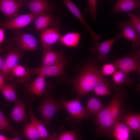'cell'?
<instances>
[{
	"instance_id": "6da1fadb",
	"label": "cell",
	"mask_w": 140,
	"mask_h": 140,
	"mask_svg": "<svg viewBox=\"0 0 140 140\" xmlns=\"http://www.w3.org/2000/svg\"><path fill=\"white\" fill-rule=\"evenodd\" d=\"M89 58L87 64L78 75L69 81L76 91L77 98L80 99L93 90L98 82L105 78L101 74L94 60L91 57Z\"/></svg>"
},
{
	"instance_id": "7a4b0ae2",
	"label": "cell",
	"mask_w": 140,
	"mask_h": 140,
	"mask_svg": "<svg viewBox=\"0 0 140 140\" xmlns=\"http://www.w3.org/2000/svg\"><path fill=\"white\" fill-rule=\"evenodd\" d=\"M140 51L139 47L133 48L130 54L122 58H115L113 62L116 69L130 73L135 71L140 74Z\"/></svg>"
},
{
	"instance_id": "3957f363",
	"label": "cell",
	"mask_w": 140,
	"mask_h": 140,
	"mask_svg": "<svg viewBox=\"0 0 140 140\" xmlns=\"http://www.w3.org/2000/svg\"><path fill=\"white\" fill-rule=\"evenodd\" d=\"M96 116L94 123L98 127L96 131V135L99 137L106 136L110 138L116 123L109 105L105 107Z\"/></svg>"
},
{
	"instance_id": "277c9868",
	"label": "cell",
	"mask_w": 140,
	"mask_h": 140,
	"mask_svg": "<svg viewBox=\"0 0 140 140\" xmlns=\"http://www.w3.org/2000/svg\"><path fill=\"white\" fill-rule=\"evenodd\" d=\"M123 86H114L116 91L113 95L111 100L108 104L115 123L121 121L122 116L125 111L124 102L127 94L126 91L124 90Z\"/></svg>"
},
{
	"instance_id": "5b68a950",
	"label": "cell",
	"mask_w": 140,
	"mask_h": 140,
	"mask_svg": "<svg viewBox=\"0 0 140 140\" xmlns=\"http://www.w3.org/2000/svg\"><path fill=\"white\" fill-rule=\"evenodd\" d=\"M61 104L50 95L46 96L39 106L38 109L46 126L49 127L57 113L62 109Z\"/></svg>"
},
{
	"instance_id": "8992f818",
	"label": "cell",
	"mask_w": 140,
	"mask_h": 140,
	"mask_svg": "<svg viewBox=\"0 0 140 140\" xmlns=\"http://www.w3.org/2000/svg\"><path fill=\"white\" fill-rule=\"evenodd\" d=\"M39 15L31 12L18 15L10 19L0 21V27L16 30L20 29L33 21Z\"/></svg>"
},
{
	"instance_id": "52a82bcc",
	"label": "cell",
	"mask_w": 140,
	"mask_h": 140,
	"mask_svg": "<svg viewBox=\"0 0 140 140\" xmlns=\"http://www.w3.org/2000/svg\"><path fill=\"white\" fill-rule=\"evenodd\" d=\"M66 63V61L54 65L28 67L31 76L41 75L45 78L53 77L60 78L63 75Z\"/></svg>"
},
{
	"instance_id": "ba28073f",
	"label": "cell",
	"mask_w": 140,
	"mask_h": 140,
	"mask_svg": "<svg viewBox=\"0 0 140 140\" xmlns=\"http://www.w3.org/2000/svg\"><path fill=\"white\" fill-rule=\"evenodd\" d=\"M80 100L77 98L71 101L63 100L60 104L75 119L81 121L91 118L85 108L82 106Z\"/></svg>"
},
{
	"instance_id": "9c48e42d",
	"label": "cell",
	"mask_w": 140,
	"mask_h": 140,
	"mask_svg": "<svg viewBox=\"0 0 140 140\" xmlns=\"http://www.w3.org/2000/svg\"><path fill=\"white\" fill-rule=\"evenodd\" d=\"M13 42L23 52L36 51L38 49L37 40L32 34L23 32H16L14 35Z\"/></svg>"
},
{
	"instance_id": "30bf717a",
	"label": "cell",
	"mask_w": 140,
	"mask_h": 140,
	"mask_svg": "<svg viewBox=\"0 0 140 140\" xmlns=\"http://www.w3.org/2000/svg\"><path fill=\"white\" fill-rule=\"evenodd\" d=\"M123 37L122 32L114 37L100 43L99 41L95 43L94 46L90 49L92 53H98L97 59L99 61L105 62L108 59L107 55L115 42L118 39Z\"/></svg>"
},
{
	"instance_id": "8fae6325",
	"label": "cell",
	"mask_w": 140,
	"mask_h": 140,
	"mask_svg": "<svg viewBox=\"0 0 140 140\" xmlns=\"http://www.w3.org/2000/svg\"><path fill=\"white\" fill-rule=\"evenodd\" d=\"M62 19L59 16H54L50 13H44L38 15L34 20L36 30L41 32L49 27L60 29Z\"/></svg>"
},
{
	"instance_id": "7c38bea8",
	"label": "cell",
	"mask_w": 140,
	"mask_h": 140,
	"mask_svg": "<svg viewBox=\"0 0 140 140\" xmlns=\"http://www.w3.org/2000/svg\"><path fill=\"white\" fill-rule=\"evenodd\" d=\"M4 50L7 52L5 54V62L11 72L12 68L18 65L24 52L11 40L8 41Z\"/></svg>"
},
{
	"instance_id": "4fadbf2b",
	"label": "cell",
	"mask_w": 140,
	"mask_h": 140,
	"mask_svg": "<svg viewBox=\"0 0 140 140\" xmlns=\"http://www.w3.org/2000/svg\"><path fill=\"white\" fill-rule=\"evenodd\" d=\"M27 4L31 13L39 15L44 13L54 12L60 13L62 12L61 8L46 0H31Z\"/></svg>"
},
{
	"instance_id": "5bb4252c",
	"label": "cell",
	"mask_w": 140,
	"mask_h": 140,
	"mask_svg": "<svg viewBox=\"0 0 140 140\" xmlns=\"http://www.w3.org/2000/svg\"><path fill=\"white\" fill-rule=\"evenodd\" d=\"M41 60L43 66L54 65L66 61V56L62 50H56L51 47L43 48Z\"/></svg>"
},
{
	"instance_id": "9a60e30c",
	"label": "cell",
	"mask_w": 140,
	"mask_h": 140,
	"mask_svg": "<svg viewBox=\"0 0 140 140\" xmlns=\"http://www.w3.org/2000/svg\"><path fill=\"white\" fill-rule=\"evenodd\" d=\"M26 0H0V10L8 18H12L18 15L20 8L27 3Z\"/></svg>"
},
{
	"instance_id": "2e32d148",
	"label": "cell",
	"mask_w": 140,
	"mask_h": 140,
	"mask_svg": "<svg viewBox=\"0 0 140 140\" xmlns=\"http://www.w3.org/2000/svg\"><path fill=\"white\" fill-rule=\"evenodd\" d=\"M24 84V91L27 94L40 96L47 92L45 77L42 75H38L34 80Z\"/></svg>"
},
{
	"instance_id": "e0dca14e",
	"label": "cell",
	"mask_w": 140,
	"mask_h": 140,
	"mask_svg": "<svg viewBox=\"0 0 140 140\" xmlns=\"http://www.w3.org/2000/svg\"><path fill=\"white\" fill-rule=\"evenodd\" d=\"M63 2L70 11L80 22L89 32L94 43L102 39L101 36L94 31L89 27L77 6L72 1L64 0Z\"/></svg>"
},
{
	"instance_id": "ac0fdd59",
	"label": "cell",
	"mask_w": 140,
	"mask_h": 140,
	"mask_svg": "<svg viewBox=\"0 0 140 140\" xmlns=\"http://www.w3.org/2000/svg\"><path fill=\"white\" fill-rule=\"evenodd\" d=\"M121 120L127 126L135 137L139 138L140 135V114L124 111Z\"/></svg>"
},
{
	"instance_id": "d6986e66",
	"label": "cell",
	"mask_w": 140,
	"mask_h": 140,
	"mask_svg": "<svg viewBox=\"0 0 140 140\" xmlns=\"http://www.w3.org/2000/svg\"><path fill=\"white\" fill-rule=\"evenodd\" d=\"M118 28L122 30L123 37L131 41L133 48L139 47L140 45V36L138 34L130 20H124L118 24Z\"/></svg>"
},
{
	"instance_id": "ffe728a7",
	"label": "cell",
	"mask_w": 140,
	"mask_h": 140,
	"mask_svg": "<svg viewBox=\"0 0 140 140\" xmlns=\"http://www.w3.org/2000/svg\"><path fill=\"white\" fill-rule=\"evenodd\" d=\"M132 11L140 14V0H117L113 10L114 13Z\"/></svg>"
},
{
	"instance_id": "44dd1931",
	"label": "cell",
	"mask_w": 140,
	"mask_h": 140,
	"mask_svg": "<svg viewBox=\"0 0 140 140\" xmlns=\"http://www.w3.org/2000/svg\"><path fill=\"white\" fill-rule=\"evenodd\" d=\"M59 29L50 27L41 32L40 38L43 48H49L57 42L60 38Z\"/></svg>"
},
{
	"instance_id": "7402d4cb",
	"label": "cell",
	"mask_w": 140,
	"mask_h": 140,
	"mask_svg": "<svg viewBox=\"0 0 140 140\" xmlns=\"http://www.w3.org/2000/svg\"><path fill=\"white\" fill-rule=\"evenodd\" d=\"M19 83L15 79L10 81H6L0 89V92L7 101L15 102L18 99L16 88Z\"/></svg>"
},
{
	"instance_id": "603a6c76",
	"label": "cell",
	"mask_w": 140,
	"mask_h": 140,
	"mask_svg": "<svg viewBox=\"0 0 140 140\" xmlns=\"http://www.w3.org/2000/svg\"><path fill=\"white\" fill-rule=\"evenodd\" d=\"M131 133L127 126L122 121H120L115 125L110 138L115 140H131Z\"/></svg>"
},
{
	"instance_id": "cb8c5ba5",
	"label": "cell",
	"mask_w": 140,
	"mask_h": 140,
	"mask_svg": "<svg viewBox=\"0 0 140 140\" xmlns=\"http://www.w3.org/2000/svg\"><path fill=\"white\" fill-rule=\"evenodd\" d=\"M11 76L12 79H15L21 83L29 82L31 77L28 66L18 64L12 69Z\"/></svg>"
},
{
	"instance_id": "d4e9b609",
	"label": "cell",
	"mask_w": 140,
	"mask_h": 140,
	"mask_svg": "<svg viewBox=\"0 0 140 140\" xmlns=\"http://www.w3.org/2000/svg\"><path fill=\"white\" fill-rule=\"evenodd\" d=\"M28 106L31 122L34 125L38 130L40 138L44 139L50 137L51 136L43 123L38 120L35 116L30 102H28Z\"/></svg>"
},
{
	"instance_id": "484cf974",
	"label": "cell",
	"mask_w": 140,
	"mask_h": 140,
	"mask_svg": "<svg viewBox=\"0 0 140 140\" xmlns=\"http://www.w3.org/2000/svg\"><path fill=\"white\" fill-rule=\"evenodd\" d=\"M15 103L10 116L14 121L17 123H20L27 118L25 105L23 101L18 99Z\"/></svg>"
},
{
	"instance_id": "4316f807",
	"label": "cell",
	"mask_w": 140,
	"mask_h": 140,
	"mask_svg": "<svg viewBox=\"0 0 140 140\" xmlns=\"http://www.w3.org/2000/svg\"><path fill=\"white\" fill-rule=\"evenodd\" d=\"M0 131L10 134L14 137H21L20 134L14 128L6 116L1 110L0 106Z\"/></svg>"
},
{
	"instance_id": "83f0119b",
	"label": "cell",
	"mask_w": 140,
	"mask_h": 140,
	"mask_svg": "<svg viewBox=\"0 0 140 140\" xmlns=\"http://www.w3.org/2000/svg\"><path fill=\"white\" fill-rule=\"evenodd\" d=\"M130 73L118 70L113 74L112 79L115 85L114 86H124L126 85L128 86H131L133 80L129 76Z\"/></svg>"
},
{
	"instance_id": "f1b7e54d",
	"label": "cell",
	"mask_w": 140,
	"mask_h": 140,
	"mask_svg": "<svg viewBox=\"0 0 140 140\" xmlns=\"http://www.w3.org/2000/svg\"><path fill=\"white\" fill-rule=\"evenodd\" d=\"M81 38L80 34L76 32L68 33L60 37V40L61 44L66 46L73 47L79 44Z\"/></svg>"
},
{
	"instance_id": "f546056e",
	"label": "cell",
	"mask_w": 140,
	"mask_h": 140,
	"mask_svg": "<svg viewBox=\"0 0 140 140\" xmlns=\"http://www.w3.org/2000/svg\"><path fill=\"white\" fill-rule=\"evenodd\" d=\"M105 107L97 97H93L88 99L85 109L90 115L96 116Z\"/></svg>"
},
{
	"instance_id": "4dcf8cb0",
	"label": "cell",
	"mask_w": 140,
	"mask_h": 140,
	"mask_svg": "<svg viewBox=\"0 0 140 140\" xmlns=\"http://www.w3.org/2000/svg\"><path fill=\"white\" fill-rule=\"evenodd\" d=\"M110 83L104 78L99 81L93 90L95 95L98 96H102L111 94L109 88Z\"/></svg>"
},
{
	"instance_id": "1f68e13d",
	"label": "cell",
	"mask_w": 140,
	"mask_h": 140,
	"mask_svg": "<svg viewBox=\"0 0 140 140\" xmlns=\"http://www.w3.org/2000/svg\"><path fill=\"white\" fill-rule=\"evenodd\" d=\"M23 132L25 136L31 140H37L40 138L38 130L31 122L25 125Z\"/></svg>"
},
{
	"instance_id": "d6a6232c",
	"label": "cell",
	"mask_w": 140,
	"mask_h": 140,
	"mask_svg": "<svg viewBox=\"0 0 140 140\" xmlns=\"http://www.w3.org/2000/svg\"><path fill=\"white\" fill-rule=\"evenodd\" d=\"M5 54L0 55V73L4 76L6 81L12 80L11 76V71L8 68L5 61Z\"/></svg>"
},
{
	"instance_id": "836d02e7",
	"label": "cell",
	"mask_w": 140,
	"mask_h": 140,
	"mask_svg": "<svg viewBox=\"0 0 140 140\" xmlns=\"http://www.w3.org/2000/svg\"><path fill=\"white\" fill-rule=\"evenodd\" d=\"M116 68L113 63L107 62L103 65L100 70L103 76L113 75L116 72Z\"/></svg>"
},
{
	"instance_id": "e575fe53",
	"label": "cell",
	"mask_w": 140,
	"mask_h": 140,
	"mask_svg": "<svg viewBox=\"0 0 140 140\" xmlns=\"http://www.w3.org/2000/svg\"><path fill=\"white\" fill-rule=\"evenodd\" d=\"M127 13L133 25L140 36V14L134 13L131 12H128Z\"/></svg>"
},
{
	"instance_id": "d590c367",
	"label": "cell",
	"mask_w": 140,
	"mask_h": 140,
	"mask_svg": "<svg viewBox=\"0 0 140 140\" xmlns=\"http://www.w3.org/2000/svg\"><path fill=\"white\" fill-rule=\"evenodd\" d=\"M89 12L93 22H96L98 1L97 0H88Z\"/></svg>"
},
{
	"instance_id": "8d00e7d4",
	"label": "cell",
	"mask_w": 140,
	"mask_h": 140,
	"mask_svg": "<svg viewBox=\"0 0 140 140\" xmlns=\"http://www.w3.org/2000/svg\"><path fill=\"white\" fill-rule=\"evenodd\" d=\"M58 140H77L76 133L74 131H62L58 137Z\"/></svg>"
},
{
	"instance_id": "74e56055",
	"label": "cell",
	"mask_w": 140,
	"mask_h": 140,
	"mask_svg": "<svg viewBox=\"0 0 140 140\" xmlns=\"http://www.w3.org/2000/svg\"><path fill=\"white\" fill-rule=\"evenodd\" d=\"M5 35L4 28L0 27V54L2 53L4 51L3 44L4 40Z\"/></svg>"
},
{
	"instance_id": "f35d334b",
	"label": "cell",
	"mask_w": 140,
	"mask_h": 140,
	"mask_svg": "<svg viewBox=\"0 0 140 140\" xmlns=\"http://www.w3.org/2000/svg\"><path fill=\"white\" fill-rule=\"evenodd\" d=\"M6 81L4 76L0 73V89Z\"/></svg>"
},
{
	"instance_id": "ab89813d",
	"label": "cell",
	"mask_w": 140,
	"mask_h": 140,
	"mask_svg": "<svg viewBox=\"0 0 140 140\" xmlns=\"http://www.w3.org/2000/svg\"><path fill=\"white\" fill-rule=\"evenodd\" d=\"M51 140H58V137L57 134H53L51 136Z\"/></svg>"
},
{
	"instance_id": "60d3db41",
	"label": "cell",
	"mask_w": 140,
	"mask_h": 140,
	"mask_svg": "<svg viewBox=\"0 0 140 140\" xmlns=\"http://www.w3.org/2000/svg\"><path fill=\"white\" fill-rule=\"evenodd\" d=\"M0 140H9V139L3 135L0 134Z\"/></svg>"
},
{
	"instance_id": "b9f144b4",
	"label": "cell",
	"mask_w": 140,
	"mask_h": 140,
	"mask_svg": "<svg viewBox=\"0 0 140 140\" xmlns=\"http://www.w3.org/2000/svg\"><path fill=\"white\" fill-rule=\"evenodd\" d=\"M9 140H22L20 138L16 137H14L13 138L9 139Z\"/></svg>"
},
{
	"instance_id": "7bdbcfd3",
	"label": "cell",
	"mask_w": 140,
	"mask_h": 140,
	"mask_svg": "<svg viewBox=\"0 0 140 140\" xmlns=\"http://www.w3.org/2000/svg\"><path fill=\"white\" fill-rule=\"evenodd\" d=\"M51 136L49 138H46L40 139L39 140H51Z\"/></svg>"
},
{
	"instance_id": "ee69618b",
	"label": "cell",
	"mask_w": 140,
	"mask_h": 140,
	"mask_svg": "<svg viewBox=\"0 0 140 140\" xmlns=\"http://www.w3.org/2000/svg\"><path fill=\"white\" fill-rule=\"evenodd\" d=\"M78 140H81L80 135L79 136Z\"/></svg>"
}]
</instances>
